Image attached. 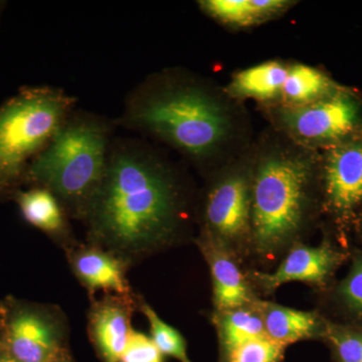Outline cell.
<instances>
[{
  "instance_id": "obj_24",
  "label": "cell",
  "mask_w": 362,
  "mask_h": 362,
  "mask_svg": "<svg viewBox=\"0 0 362 362\" xmlns=\"http://www.w3.org/2000/svg\"><path fill=\"white\" fill-rule=\"evenodd\" d=\"M120 362H163V354L151 337L132 328Z\"/></svg>"
},
{
  "instance_id": "obj_4",
  "label": "cell",
  "mask_w": 362,
  "mask_h": 362,
  "mask_svg": "<svg viewBox=\"0 0 362 362\" xmlns=\"http://www.w3.org/2000/svg\"><path fill=\"white\" fill-rule=\"evenodd\" d=\"M110 133L103 119L71 115L33 159L26 176L49 190L74 216L84 220L104 177Z\"/></svg>"
},
{
  "instance_id": "obj_1",
  "label": "cell",
  "mask_w": 362,
  "mask_h": 362,
  "mask_svg": "<svg viewBox=\"0 0 362 362\" xmlns=\"http://www.w3.org/2000/svg\"><path fill=\"white\" fill-rule=\"evenodd\" d=\"M185 214L182 187L168 163L136 143L111 144L84 216L92 245L128 264L173 243Z\"/></svg>"
},
{
  "instance_id": "obj_13",
  "label": "cell",
  "mask_w": 362,
  "mask_h": 362,
  "mask_svg": "<svg viewBox=\"0 0 362 362\" xmlns=\"http://www.w3.org/2000/svg\"><path fill=\"white\" fill-rule=\"evenodd\" d=\"M223 246L225 245L218 240L207 237L201 244L211 268L214 301L218 312L242 308L254 303L244 276Z\"/></svg>"
},
{
  "instance_id": "obj_18",
  "label": "cell",
  "mask_w": 362,
  "mask_h": 362,
  "mask_svg": "<svg viewBox=\"0 0 362 362\" xmlns=\"http://www.w3.org/2000/svg\"><path fill=\"white\" fill-rule=\"evenodd\" d=\"M325 74L304 64L289 65L280 101L275 107H299L318 101L337 90Z\"/></svg>"
},
{
  "instance_id": "obj_7",
  "label": "cell",
  "mask_w": 362,
  "mask_h": 362,
  "mask_svg": "<svg viewBox=\"0 0 362 362\" xmlns=\"http://www.w3.org/2000/svg\"><path fill=\"white\" fill-rule=\"evenodd\" d=\"M252 168L254 154L240 156L214 180L204 207L207 238L225 245L251 233Z\"/></svg>"
},
{
  "instance_id": "obj_3",
  "label": "cell",
  "mask_w": 362,
  "mask_h": 362,
  "mask_svg": "<svg viewBox=\"0 0 362 362\" xmlns=\"http://www.w3.org/2000/svg\"><path fill=\"white\" fill-rule=\"evenodd\" d=\"M254 156L251 233L257 249L273 255L301 230L311 202L317 162L312 149L273 140Z\"/></svg>"
},
{
  "instance_id": "obj_10",
  "label": "cell",
  "mask_w": 362,
  "mask_h": 362,
  "mask_svg": "<svg viewBox=\"0 0 362 362\" xmlns=\"http://www.w3.org/2000/svg\"><path fill=\"white\" fill-rule=\"evenodd\" d=\"M132 295L107 294L92 304L88 330L102 362H120L132 326Z\"/></svg>"
},
{
  "instance_id": "obj_9",
  "label": "cell",
  "mask_w": 362,
  "mask_h": 362,
  "mask_svg": "<svg viewBox=\"0 0 362 362\" xmlns=\"http://www.w3.org/2000/svg\"><path fill=\"white\" fill-rule=\"evenodd\" d=\"M326 206L346 218L362 202V140L335 145L324 163Z\"/></svg>"
},
{
  "instance_id": "obj_20",
  "label": "cell",
  "mask_w": 362,
  "mask_h": 362,
  "mask_svg": "<svg viewBox=\"0 0 362 362\" xmlns=\"http://www.w3.org/2000/svg\"><path fill=\"white\" fill-rule=\"evenodd\" d=\"M322 337L337 362H362V328L325 321Z\"/></svg>"
},
{
  "instance_id": "obj_19",
  "label": "cell",
  "mask_w": 362,
  "mask_h": 362,
  "mask_svg": "<svg viewBox=\"0 0 362 362\" xmlns=\"http://www.w3.org/2000/svg\"><path fill=\"white\" fill-rule=\"evenodd\" d=\"M216 319L223 359L235 347L250 340L267 337L263 321L256 310L242 307L220 312Z\"/></svg>"
},
{
  "instance_id": "obj_14",
  "label": "cell",
  "mask_w": 362,
  "mask_h": 362,
  "mask_svg": "<svg viewBox=\"0 0 362 362\" xmlns=\"http://www.w3.org/2000/svg\"><path fill=\"white\" fill-rule=\"evenodd\" d=\"M252 304L263 321L266 337L285 349L301 340L322 337L325 321L313 312L295 310L257 300Z\"/></svg>"
},
{
  "instance_id": "obj_23",
  "label": "cell",
  "mask_w": 362,
  "mask_h": 362,
  "mask_svg": "<svg viewBox=\"0 0 362 362\" xmlns=\"http://www.w3.org/2000/svg\"><path fill=\"white\" fill-rule=\"evenodd\" d=\"M284 351L285 347L268 337L257 338L235 347L223 362H281Z\"/></svg>"
},
{
  "instance_id": "obj_22",
  "label": "cell",
  "mask_w": 362,
  "mask_h": 362,
  "mask_svg": "<svg viewBox=\"0 0 362 362\" xmlns=\"http://www.w3.org/2000/svg\"><path fill=\"white\" fill-rule=\"evenodd\" d=\"M338 303L354 322L349 325L362 328V256H357L349 275L337 289Z\"/></svg>"
},
{
  "instance_id": "obj_5",
  "label": "cell",
  "mask_w": 362,
  "mask_h": 362,
  "mask_svg": "<svg viewBox=\"0 0 362 362\" xmlns=\"http://www.w3.org/2000/svg\"><path fill=\"white\" fill-rule=\"evenodd\" d=\"M75 99L51 87L30 88L0 108V192L28 171V162L47 146L71 115Z\"/></svg>"
},
{
  "instance_id": "obj_6",
  "label": "cell",
  "mask_w": 362,
  "mask_h": 362,
  "mask_svg": "<svg viewBox=\"0 0 362 362\" xmlns=\"http://www.w3.org/2000/svg\"><path fill=\"white\" fill-rule=\"evenodd\" d=\"M271 116L288 139L305 148L338 145L361 123V107L350 93L332 94L299 107H272Z\"/></svg>"
},
{
  "instance_id": "obj_15",
  "label": "cell",
  "mask_w": 362,
  "mask_h": 362,
  "mask_svg": "<svg viewBox=\"0 0 362 362\" xmlns=\"http://www.w3.org/2000/svg\"><path fill=\"white\" fill-rule=\"evenodd\" d=\"M289 65L269 61L240 71L232 78L226 93L233 99H254L277 106L288 76Z\"/></svg>"
},
{
  "instance_id": "obj_12",
  "label": "cell",
  "mask_w": 362,
  "mask_h": 362,
  "mask_svg": "<svg viewBox=\"0 0 362 362\" xmlns=\"http://www.w3.org/2000/svg\"><path fill=\"white\" fill-rule=\"evenodd\" d=\"M69 262L78 281L90 295L98 291L106 294L131 295L124 259L94 245L71 247Z\"/></svg>"
},
{
  "instance_id": "obj_8",
  "label": "cell",
  "mask_w": 362,
  "mask_h": 362,
  "mask_svg": "<svg viewBox=\"0 0 362 362\" xmlns=\"http://www.w3.org/2000/svg\"><path fill=\"white\" fill-rule=\"evenodd\" d=\"M0 344L20 362H49L66 346V320L56 307L6 303Z\"/></svg>"
},
{
  "instance_id": "obj_16",
  "label": "cell",
  "mask_w": 362,
  "mask_h": 362,
  "mask_svg": "<svg viewBox=\"0 0 362 362\" xmlns=\"http://www.w3.org/2000/svg\"><path fill=\"white\" fill-rule=\"evenodd\" d=\"M292 4L288 0H206L201 6L226 25L247 28L278 18Z\"/></svg>"
},
{
  "instance_id": "obj_27",
  "label": "cell",
  "mask_w": 362,
  "mask_h": 362,
  "mask_svg": "<svg viewBox=\"0 0 362 362\" xmlns=\"http://www.w3.org/2000/svg\"><path fill=\"white\" fill-rule=\"evenodd\" d=\"M0 362H20L16 361L14 357L11 356L8 352L4 349V347L0 344Z\"/></svg>"
},
{
  "instance_id": "obj_26",
  "label": "cell",
  "mask_w": 362,
  "mask_h": 362,
  "mask_svg": "<svg viewBox=\"0 0 362 362\" xmlns=\"http://www.w3.org/2000/svg\"><path fill=\"white\" fill-rule=\"evenodd\" d=\"M6 303L0 304V334H2V331H4V325H6Z\"/></svg>"
},
{
  "instance_id": "obj_17",
  "label": "cell",
  "mask_w": 362,
  "mask_h": 362,
  "mask_svg": "<svg viewBox=\"0 0 362 362\" xmlns=\"http://www.w3.org/2000/svg\"><path fill=\"white\" fill-rule=\"evenodd\" d=\"M16 202L28 223L56 239L64 240L68 237L65 209L49 190L37 187L18 192Z\"/></svg>"
},
{
  "instance_id": "obj_21",
  "label": "cell",
  "mask_w": 362,
  "mask_h": 362,
  "mask_svg": "<svg viewBox=\"0 0 362 362\" xmlns=\"http://www.w3.org/2000/svg\"><path fill=\"white\" fill-rule=\"evenodd\" d=\"M140 310L146 316L151 339L163 356L173 357L180 362H192L187 354V342L182 335L157 315L146 302L140 300Z\"/></svg>"
},
{
  "instance_id": "obj_2",
  "label": "cell",
  "mask_w": 362,
  "mask_h": 362,
  "mask_svg": "<svg viewBox=\"0 0 362 362\" xmlns=\"http://www.w3.org/2000/svg\"><path fill=\"white\" fill-rule=\"evenodd\" d=\"M228 93L176 71L149 78L130 95L123 123L190 160H221L240 141L242 113Z\"/></svg>"
},
{
  "instance_id": "obj_11",
  "label": "cell",
  "mask_w": 362,
  "mask_h": 362,
  "mask_svg": "<svg viewBox=\"0 0 362 362\" xmlns=\"http://www.w3.org/2000/svg\"><path fill=\"white\" fill-rule=\"evenodd\" d=\"M344 254L328 242L319 247L298 245L273 273H257L254 277L267 291H274L289 282H305L316 286L327 284L341 265Z\"/></svg>"
},
{
  "instance_id": "obj_25",
  "label": "cell",
  "mask_w": 362,
  "mask_h": 362,
  "mask_svg": "<svg viewBox=\"0 0 362 362\" xmlns=\"http://www.w3.org/2000/svg\"><path fill=\"white\" fill-rule=\"evenodd\" d=\"M49 362H75L73 356H71L70 350L66 349L62 350L59 354H57L52 361Z\"/></svg>"
}]
</instances>
